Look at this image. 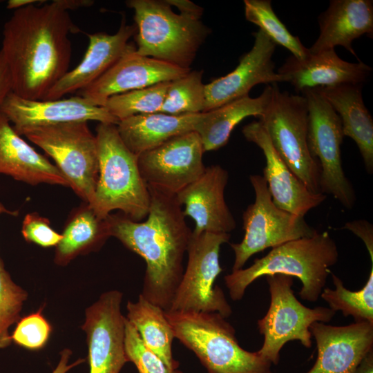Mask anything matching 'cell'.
<instances>
[{
  "label": "cell",
  "mask_w": 373,
  "mask_h": 373,
  "mask_svg": "<svg viewBox=\"0 0 373 373\" xmlns=\"http://www.w3.org/2000/svg\"><path fill=\"white\" fill-rule=\"evenodd\" d=\"M60 3L68 11L80 8L89 7L94 3L90 0H59Z\"/></svg>",
  "instance_id": "cell-43"
},
{
  "label": "cell",
  "mask_w": 373,
  "mask_h": 373,
  "mask_svg": "<svg viewBox=\"0 0 373 373\" xmlns=\"http://www.w3.org/2000/svg\"><path fill=\"white\" fill-rule=\"evenodd\" d=\"M371 72L372 68L360 60L357 63L344 61L334 49L309 52L303 60L291 56L278 70L298 93L307 88L363 85Z\"/></svg>",
  "instance_id": "cell-22"
},
{
  "label": "cell",
  "mask_w": 373,
  "mask_h": 373,
  "mask_svg": "<svg viewBox=\"0 0 373 373\" xmlns=\"http://www.w3.org/2000/svg\"><path fill=\"white\" fill-rule=\"evenodd\" d=\"M331 274L335 289L325 287L321 294L329 307L344 316H352L354 322L373 323V263L366 284L358 291L346 289L337 276Z\"/></svg>",
  "instance_id": "cell-30"
},
{
  "label": "cell",
  "mask_w": 373,
  "mask_h": 373,
  "mask_svg": "<svg viewBox=\"0 0 373 373\" xmlns=\"http://www.w3.org/2000/svg\"><path fill=\"white\" fill-rule=\"evenodd\" d=\"M272 95V84L265 86L257 97L249 95L215 109L200 113L193 127L202 141L204 152L218 150L227 144L235 126L249 116L260 117Z\"/></svg>",
  "instance_id": "cell-27"
},
{
  "label": "cell",
  "mask_w": 373,
  "mask_h": 373,
  "mask_svg": "<svg viewBox=\"0 0 373 373\" xmlns=\"http://www.w3.org/2000/svg\"><path fill=\"white\" fill-rule=\"evenodd\" d=\"M126 309V318L135 327L145 345L155 353L170 370H178L179 363L172 354V343L175 336L164 311L141 294L137 301H128Z\"/></svg>",
  "instance_id": "cell-28"
},
{
  "label": "cell",
  "mask_w": 373,
  "mask_h": 373,
  "mask_svg": "<svg viewBox=\"0 0 373 373\" xmlns=\"http://www.w3.org/2000/svg\"><path fill=\"white\" fill-rule=\"evenodd\" d=\"M11 92H12L11 75L0 50V108Z\"/></svg>",
  "instance_id": "cell-40"
},
{
  "label": "cell",
  "mask_w": 373,
  "mask_h": 373,
  "mask_svg": "<svg viewBox=\"0 0 373 373\" xmlns=\"http://www.w3.org/2000/svg\"><path fill=\"white\" fill-rule=\"evenodd\" d=\"M0 174L33 186H69L57 166L23 140L1 111Z\"/></svg>",
  "instance_id": "cell-24"
},
{
  "label": "cell",
  "mask_w": 373,
  "mask_h": 373,
  "mask_svg": "<svg viewBox=\"0 0 373 373\" xmlns=\"http://www.w3.org/2000/svg\"><path fill=\"white\" fill-rule=\"evenodd\" d=\"M170 6L177 8L180 15L195 20H200L204 9L189 0H164Z\"/></svg>",
  "instance_id": "cell-39"
},
{
  "label": "cell",
  "mask_w": 373,
  "mask_h": 373,
  "mask_svg": "<svg viewBox=\"0 0 373 373\" xmlns=\"http://www.w3.org/2000/svg\"><path fill=\"white\" fill-rule=\"evenodd\" d=\"M230 236L226 233L192 232L186 268L166 312H216L226 318L231 316L232 309L222 289L215 285L222 271L220 247Z\"/></svg>",
  "instance_id": "cell-10"
},
{
  "label": "cell",
  "mask_w": 373,
  "mask_h": 373,
  "mask_svg": "<svg viewBox=\"0 0 373 373\" xmlns=\"http://www.w3.org/2000/svg\"><path fill=\"white\" fill-rule=\"evenodd\" d=\"M338 250L327 231L311 237L289 241L256 258L246 269L233 271L224 276V283L233 300H241L247 287L258 278L274 274L295 276L302 283L300 297L316 302L331 274L329 267L338 260Z\"/></svg>",
  "instance_id": "cell-3"
},
{
  "label": "cell",
  "mask_w": 373,
  "mask_h": 373,
  "mask_svg": "<svg viewBox=\"0 0 373 373\" xmlns=\"http://www.w3.org/2000/svg\"><path fill=\"white\" fill-rule=\"evenodd\" d=\"M41 1L37 0H10L7 3L8 9H13L14 10L30 4L38 3Z\"/></svg>",
  "instance_id": "cell-44"
},
{
  "label": "cell",
  "mask_w": 373,
  "mask_h": 373,
  "mask_svg": "<svg viewBox=\"0 0 373 373\" xmlns=\"http://www.w3.org/2000/svg\"><path fill=\"white\" fill-rule=\"evenodd\" d=\"M320 34L309 48L316 54L344 47L353 55L356 54L352 41L367 35L373 36V1L372 0H332L328 8L318 17Z\"/></svg>",
  "instance_id": "cell-23"
},
{
  "label": "cell",
  "mask_w": 373,
  "mask_h": 373,
  "mask_svg": "<svg viewBox=\"0 0 373 373\" xmlns=\"http://www.w3.org/2000/svg\"><path fill=\"white\" fill-rule=\"evenodd\" d=\"M270 294V304L265 316L258 321L259 332L264 341L257 351L275 365L280 352L291 341H299L306 348L312 345L310 325L315 322L329 323L336 312L329 307L309 308L303 305L291 289L293 277L285 274L265 276Z\"/></svg>",
  "instance_id": "cell-9"
},
{
  "label": "cell",
  "mask_w": 373,
  "mask_h": 373,
  "mask_svg": "<svg viewBox=\"0 0 373 373\" xmlns=\"http://www.w3.org/2000/svg\"><path fill=\"white\" fill-rule=\"evenodd\" d=\"M136 32V26L126 24L123 17L119 28L115 34L103 32L87 34L89 44L82 61L51 88L44 100L61 99L91 84L125 53L136 48L128 42Z\"/></svg>",
  "instance_id": "cell-21"
},
{
  "label": "cell",
  "mask_w": 373,
  "mask_h": 373,
  "mask_svg": "<svg viewBox=\"0 0 373 373\" xmlns=\"http://www.w3.org/2000/svg\"><path fill=\"white\" fill-rule=\"evenodd\" d=\"M342 229L352 231L363 240L373 263V225L365 220H356L346 222Z\"/></svg>",
  "instance_id": "cell-38"
},
{
  "label": "cell",
  "mask_w": 373,
  "mask_h": 373,
  "mask_svg": "<svg viewBox=\"0 0 373 373\" xmlns=\"http://www.w3.org/2000/svg\"><path fill=\"white\" fill-rule=\"evenodd\" d=\"M51 327L41 314V309L21 319L11 335L16 344L29 350L42 348L47 343Z\"/></svg>",
  "instance_id": "cell-36"
},
{
  "label": "cell",
  "mask_w": 373,
  "mask_h": 373,
  "mask_svg": "<svg viewBox=\"0 0 373 373\" xmlns=\"http://www.w3.org/2000/svg\"><path fill=\"white\" fill-rule=\"evenodd\" d=\"M99 173L89 207L99 220L119 210L132 220L147 217L151 195L137 164V156L124 144L117 125L99 123L96 128Z\"/></svg>",
  "instance_id": "cell-4"
},
{
  "label": "cell",
  "mask_w": 373,
  "mask_h": 373,
  "mask_svg": "<svg viewBox=\"0 0 373 373\" xmlns=\"http://www.w3.org/2000/svg\"><path fill=\"white\" fill-rule=\"evenodd\" d=\"M228 178L226 169L218 164L211 165L175 195L179 204L184 206V216L195 221L193 233H229L236 228L235 219L224 200Z\"/></svg>",
  "instance_id": "cell-19"
},
{
  "label": "cell",
  "mask_w": 373,
  "mask_h": 373,
  "mask_svg": "<svg viewBox=\"0 0 373 373\" xmlns=\"http://www.w3.org/2000/svg\"><path fill=\"white\" fill-rule=\"evenodd\" d=\"M260 122L286 165L312 193L320 191V168L307 145L308 113L303 95L281 91L272 84V95Z\"/></svg>",
  "instance_id": "cell-8"
},
{
  "label": "cell",
  "mask_w": 373,
  "mask_h": 373,
  "mask_svg": "<svg viewBox=\"0 0 373 373\" xmlns=\"http://www.w3.org/2000/svg\"><path fill=\"white\" fill-rule=\"evenodd\" d=\"M148 187L151 204L146 220L137 222L124 214H110L106 221L110 236L146 262L140 294L166 312L184 273V256L193 231L175 195Z\"/></svg>",
  "instance_id": "cell-2"
},
{
  "label": "cell",
  "mask_w": 373,
  "mask_h": 373,
  "mask_svg": "<svg viewBox=\"0 0 373 373\" xmlns=\"http://www.w3.org/2000/svg\"><path fill=\"white\" fill-rule=\"evenodd\" d=\"M16 131L50 156L69 187L86 204H91L98 180L99 161L96 136L87 122L28 126Z\"/></svg>",
  "instance_id": "cell-7"
},
{
  "label": "cell",
  "mask_w": 373,
  "mask_h": 373,
  "mask_svg": "<svg viewBox=\"0 0 373 373\" xmlns=\"http://www.w3.org/2000/svg\"><path fill=\"white\" fill-rule=\"evenodd\" d=\"M202 76V70H191L171 81L160 112L175 115L202 113L205 102Z\"/></svg>",
  "instance_id": "cell-32"
},
{
  "label": "cell",
  "mask_w": 373,
  "mask_h": 373,
  "mask_svg": "<svg viewBox=\"0 0 373 373\" xmlns=\"http://www.w3.org/2000/svg\"><path fill=\"white\" fill-rule=\"evenodd\" d=\"M254 37L251 49L240 57L233 71L204 85L202 113L249 95L257 84L285 82L283 76L274 71L272 57L276 45L260 30Z\"/></svg>",
  "instance_id": "cell-15"
},
{
  "label": "cell",
  "mask_w": 373,
  "mask_h": 373,
  "mask_svg": "<svg viewBox=\"0 0 373 373\" xmlns=\"http://www.w3.org/2000/svg\"><path fill=\"white\" fill-rule=\"evenodd\" d=\"M72 352L69 349H64L60 353V360L52 373H67L70 369L85 361L84 358H79L75 362L68 364Z\"/></svg>",
  "instance_id": "cell-41"
},
{
  "label": "cell",
  "mask_w": 373,
  "mask_h": 373,
  "mask_svg": "<svg viewBox=\"0 0 373 373\" xmlns=\"http://www.w3.org/2000/svg\"><path fill=\"white\" fill-rule=\"evenodd\" d=\"M300 93L307 101L308 149L320 168V191L333 195L344 207L351 209L356 196L342 166L341 146L344 135L340 117L316 88Z\"/></svg>",
  "instance_id": "cell-11"
},
{
  "label": "cell",
  "mask_w": 373,
  "mask_h": 373,
  "mask_svg": "<svg viewBox=\"0 0 373 373\" xmlns=\"http://www.w3.org/2000/svg\"><path fill=\"white\" fill-rule=\"evenodd\" d=\"M14 10L5 23L1 51L9 68L12 93L44 100L69 70V35L78 32L59 0Z\"/></svg>",
  "instance_id": "cell-1"
},
{
  "label": "cell",
  "mask_w": 373,
  "mask_h": 373,
  "mask_svg": "<svg viewBox=\"0 0 373 373\" xmlns=\"http://www.w3.org/2000/svg\"><path fill=\"white\" fill-rule=\"evenodd\" d=\"M61 235L55 256L59 265H66L76 256L97 249L111 237L106 219L99 220L86 203L73 214Z\"/></svg>",
  "instance_id": "cell-29"
},
{
  "label": "cell",
  "mask_w": 373,
  "mask_h": 373,
  "mask_svg": "<svg viewBox=\"0 0 373 373\" xmlns=\"http://www.w3.org/2000/svg\"><path fill=\"white\" fill-rule=\"evenodd\" d=\"M191 70L140 55L135 48L125 53L94 82L78 92V95L93 106L104 107L106 100L113 95L171 82Z\"/></svg>",
  "instance_id": "cell-16"
},
{
  "label": "cell",
  "mask_w": 373,
  "mask_h": 373,
  "mask_svg": "<svg viewBox=\"0 0 373 373\" xmlns=\"http://www.w3.org/2000/svg\"><path fill=\"white\" fill-rule=\"evenodd\" d=\"M27 296V292L12 280L0 258V349L11 344L12 341L8 330L20 319Z\"/></svg>",
  "instance_id": "cell-34"
},
{
  "label": "cell",
  "mask_w": 373,
  "mask_h": 373,
  "mask_svg": "<svg viewBox=\"0 0 373 373\" xmlns=\"http://www.w3.org/2000/svg\"><path fill=\"white\" fill-rule=\"evenodd\" d=\"M122 292L103 293L87 307L82 326L86 335L89 373H119L128 362L124 349V319Z\"/></svg>",
  "instance_id": "cell-14"
},
{
  "label": "cell",
  "mask_w": 373,
  "mask_h": 373,
  "mask_svg": "<svg viewBox=\"0 0 373 373\" xmlns=\"http://www.w3.org/2000/svg\"><path fill=\"white\" fill-rule=\"evenodd\" d=\"M204 153L199 135L191 131L141 153L137 164L148 186L175 195L204 173Z\"/></svg>",
  "instance_id": "cell-13"
},
{
  "label": "cell",
  "mask_w": 373,
  "mask_h": 373,
  "mask_svg": "<svg viewBox=\"0 0 373 373\" xmlns=\"http://www.w3.org/2000/svg\"><path fill=\"white\" fill-rule=\"evenodd\" d=\"M124 349L128 362L139 373H182L170 370L162 360L145 345L133 325L125 317Z\"/></svg>",
  "instance_id": "cell-35"
},
{
  "label": "cell",
  "mask_w": 373,
  "mask_h": 373,
  "mask_svg": "<svg viewBox=\"0 0 373 373\" xmlns=\"http://www.w3.org/2000/svg\"><path fill=\"white\" fill-rule=\"evenodd\" d=\"M244 5L246 19L258 26L276 45L287 48L297 59L303 60L308 56L309 49L278 18L270 0H245Z\"/></svg>",
  "instance_id": "cell-31"
},
{
  "label": "cell",
  "mask_w": 373,
  "mask_h": 373,
  "mask_svg": "<svg viewBox=\"0 0 373 373\" xmlns=\"http://www.w3.org/2000/svg\"><path fill=\"white\" fill-rule=\"evenodd\" d=\"M21 233L27 242L42 247H56L62 238V235L51 227L48 218L37 213H30L25 216Z\"/></svg>",
  "instance_id": "cell-37"
},
{
  "label": "cell",
  "mask_w": 373,
  "mask_h": 373,
  "mask_svg": "<svg viewBox=\"0 0 373 373\" xmlns=\"http://www.w3.org/2000/svg\"><path fill=\"white\" fill-rule=\"evenodd\" d=\"M164 314L175 338L196 355L208 373H274L271 362L239 345L234 328L219 313Z\"/></svg>",
  "instance_id": "cell-5"
},
{
  "label": "cell",
  "mask_w": 373,
  "mask_h": 373,
  "mask_svg": "<svg viewBox=\"0 0 373 373\" xmlns=\"http://www.w3.org/2000/svg\"><path fill=\"white\" fill-rule=\"evenodd\" d=\"M353 373H373V350L364 356Z\"/></svg>",
  "instance_id": "cell-42"
},
{
  "label": "cell",
  "mask_w": 373,
  "mask_h": 373,
  "mask_svg": "<svg viewBox=\"0 0 373 373\" xmlns=\"http://www.w3.org/2000/svg\"><path fill=\"white\" fill-rule=\"evenodd\" d=\"M249 180L255 201L242 213L245 235L242 241L230 245L235 254L232 271L242 269L249 258L258 252L317 233L304 216L289 213L274 204L262 176L251 175Z\"/></svg>",
  "instance_id": "cell-12"
},
{
  "label": "cell",
  "mask_w": 373,
  "mask_h": 373,
  "mask_svg": "<svg viewBox=\"0 0 373 373\" xmlns=\"http://www.w3.org/2000/svg\"><path fill=\"white\" fill-rule=\"evenodd\" d=\"M0 111L15 131L28 126L70 122L96 121L115 125L119 122L104 107L93 106L79 95L55 100H33L11 92Z\"/></svg>",
  "instance_id": "cell-20"
},
{
  "label": "cell",
  "mask_w": 373,
  "mask_h": 373,
  "mask_svg": "<svg viewBox=\"0 0 373 373\" xmlns=\"http://www.w3.org/2000/svg\"><path fill=\"white\" fill-rule=\"evenodd\" d=\"M170 82L113 95L104 107L119 121L133 115L160 112Z\"/></svg>",
  "instance_id": "cell-33"
},
{
  "label": "cell",
  "mask_w": 373,
  "mask_h": 373,
  "mask_svg": "<svg viewBox=\"0 0 373 373\" xmlns=\"http://www.w3.org/2000/svg\"><path fill=\"white\" fill-rule=\"evenodd\" d=\"M362 85L316 88L340 117L344 136L356 144L368 173L373 172V119L364 104Z\"/></svg>",
  "instance_id": "cell-25"
},
{
  "label": "cell",
  "mask_w": 373,
  "mask_h": 373,
  "mask_svg": "<svg viewBox=\"0 0 373 373\" xmlns=\"http://www.w3.org/2000/svg\"><path fill=\"white\" fill-rule=\"evenodd\" d=\"M242 133L247 141L256 144L262 151L266 161L262 177L277 207L304 216L326 199L323 193L311 192L294 174L274 148L259 121L245 125Z\"/></svg>",
  "instance_id": "cell-18"
},
{
  "label": "cell",
  "mask_w": 373,
  "mask_h": 373,
  "mask_svg": "<svg viewBox=\"0 0 373 373\" xmlns=\"http://www.w3.org/2000/svg\"><path fill=\"white\" fill-rule=\"evenodd\" d=\"M8 214L12 216H16L18 215L17 211H12L8 209L1 202H0V214Z\"/></svg>",
  "instance_id": "cell-45"
},
{
  "label": "cell",
  "mask_w": 373,
  "mask_h": 373,
  "mask_svg": "<svg viewBox=\"0 0 373 373\" xmlns=\"http://www.w3.org/2000/svg\"><path fill=\"white\" fill-rule=\"evenodd\" d=\"M200 113L175 115L157 112L137 115L120 120L117 129L124 144L138 156L176 136L193 131Z\"/></svg>",
  "instance_id": "cell-26"
},
{
  "label": "cell",
  "mask_w": 373,
  "mask_h": 373,
  "mask_svg": "<svg viewBox=\"0 0 373 373\" xmlns=\"http://www.w3.org/2000/svg\"><path fill=\"white\" fill-rule=\"evenodd\" d=\"M134 10L136 52L190 69L211 30L200 20L175 14L164 0H128Z\"/></svg>",
  "instance_id": "cell-6"
},
{
  "label": "cell",
  "mask_w": 373,
  "mask_h": 373,
  "mask_svg": "<svg viewBox=\"0 0 373 373\" xmlns=\"http://www.w3.org/2000/svg\"><path fill=\"white\" fill-rule=\"evenodd\" d=\"M309 330L315 339L318 355L313 367L306 373H353L373 350V323L334 326L315 322Z\"/></svg>",
  "instance_id": "cell-17"
}]
</instances>
